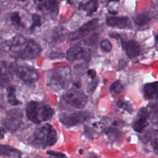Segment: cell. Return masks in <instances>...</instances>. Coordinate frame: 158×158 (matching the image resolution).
I'll return each mask as SVG.
<instances>
[{"label": "cell", "instance_id": "1", "mask_svg": "<svg viewBox=\"0 0 158 158\" xmlns=\"http://www.w3.org/2000/svg\"><path fill=\"white\" fill-rule=\"evenodd\" d=\"M72 79L70 67L58 66L51 69L47 75V85L53 90L58 91L69 87Z\"/></svg>", "mask_w": 158, "mask_h": 158}, {"label": "cell", "instance_id": "2", "mask_svg": "<svg viewBox=\"0 0 158 158\" xmlns=\"http://www.w3.org/2000/svg\"><path fill=\"white\" fill-rule=\"evenodd\" d=\"M57 141V132L49 123L36 128L29 139L30 144L33 146L43 149L54 145Z\"/></svg>", "mask_w": 158, "mask_h": 158}, {"label": "cell", "instance_id": "3", "mask_svg": "<svg viewBox=\"0 0 158 158\" xmlns=\"http://www.w3.org/2000/svg\"><path fill=\"white\" fill-rule=\"evenodd\" d=\"M54 111L48 104H42L36 101H30L25 109L27 118L33 123L38 124L50 120Z\"/></svg>", "mask_w": 158, "mask_h": 158}, {"label": "cell", "instance_id": "4", "mask_svg": "<svg viewBox=\"0 0 158 158\" xmlns=\"http://www.w3.org/2000/svg\"><path fill=\"white\" fill-rule=\"evenodd\" d=\"M62 99L65 103L77 109L84 108L88 102L86 95L78 88H71L65 91Z\"/></svg>", "mask_w": 158, "mask_h": 158}, {"label": "cell", "instance_id": "5", "mask_svg": "<svg viewBox=\"0 0 158 158\" xmlns=\"http://www.w3.org/2000/svg\"><path fill=\"white\" fill-rule=\"evenodd\" d=\"M23 112L19 109H12L9 110L1 120L4 128L11 132L19 130L22 123Z\"/></svg>", "mask_w": 158, "mask_h": 158}, {"label": "cell", "instance_id": "6", "mask_svg": "<svg viewBox=\"0 0 158 158\" xmlns=\"http://www.w3.org/2000/svg\"><path fill=\"white\" fill-rule=\"evenodd\" d=\"M91 117V114L85 110L76 111L69 114H62L59 116L60 122L67 127H71L83 123Z\"/></svg>", "mask_w": 158, "mask_h": 158}, {"label": "cell", "instance_id": "7", "mask_svg": "<svg viewBox=\"0 0 158 158\" xmlns=\"http://www.w3.org/2000/svg\"><path fill=\"white\" fill-rule=\"evenodd\" d=\"M41 48L39 44L32 39L27 40L25 47L19 52L16 56L22 59L31 60L36 58L40 54Z\"/></svg>", "mask_w": 158, "mask_h": 158}, {"label": "cell", "instance_id": "8", "mask_svg": "<svg viewBox=\"0 0 158 158\" xmlns=\"http://www.w3.org/2000/svg\"><path fill=\"white\" fill-rule=\"evenodd\" d=\"M17 77L26 84L35 83L38 80V75L33 68L27 65L17 66L15 69Z\"/></svg>", "mask_w": 158, "mask_h": 158}, {"label": "cell", "instance_id": "9", "mask_svg": "<svg viewBox=\"0 0 158 158\" xmlns=\"http://www.w3.org/2000/svg\"><path fill=\"white\" fill-rule=\"evenodd\" d=\"M98 19H94L83 24L77 30L70 33L69 35L70 40H79L94 30L98 25Z\"/></svg>", "mask_w": 158, "mask_h": 158}, {"label": "cell", "instance_id": "10", "mask_svg": "<svg viewBox=\"0 0 158 158\" xmlns=\"http://www.w3.org/2000/svg\"><path fill=\"white\" fill-rule=\"evenodd\" d=\"M89 55L90 54L88 50H86L79 45H75L67 50L66 52V59L70 62L81 59L88 60Z\"/></svg>", "mask_w": 158, "mask_h": 158}, {"label": "cell", "instance_id": "11", "mask_svg": "<svg viewBox=\"0 0 158 158\" xmlns=\"http://www.w3.org/2000/svg\"><path fill=\"white\" fill-rule=\"evenodd\" d=\"M148 118H149L148 108H141L138 113L136 120L133 122L132 124L133 129L137 133H142L144 129L149 125L148 122Z\"/></svg>", "mask_w": 158, "mask_h": 158}, {"label": "cell", "instance_id": "12", "mask_svg": "<svg viewBox=\"0 0 158 158\" xmlns=\"http://www.w3.org/2000/svg\"><path fill=\"white\" fill-rule=\"evenodd\" d=\"M122 48L126 52L127 56L130 58H135L141 52V46L138 42L131 40L128 41H121Z\"/></svg>", "mask_w": 158, "mask_h": 158}, {"label": "cell", "instance_id": "13", "mask_svg": "<svg viewBox=\"0 0 158 158\" xmlns=\"http://www.w3.org/2000/svg\"><path fill=\"white\" fill-rule=\"evenodd\" d=\"M108 26L120 29L131 28V24L127 17H111L106 19Z\"/></svg>", "mask_w": 158, "mask_h": 158}, {"label": "cell", "instance_id": "14", "mask_svg": "<svg viewBox=\"0 0 158 158\" xmlns=\"http://www.w3.org/2000/svg\"><path fill=\"white\" fill-rule=\"evenodd\" d=\"M27 40L21 34H17L10 41H9L6 45L9 47V49L15 54L20 51L27 44Z\"/></svg>", "mask_w": 158, "mask_h": 158}, {"label": "cell", "instance_id": "15", "mask_svg": "<svg viewBox=\"0 0 158 158\" xmlns=\"http://www.w3.org/2000/svg\"><path fill=\"white\" fill-rule=\"evenodd\" d=\"M156 16L155 12L152 10H144L137 14L135 18V23L139 26L143 27L148 24Z\"/></svg>", "mask_w": 158, "mask_h": 158}, {"label": "cell", "instance_id": "16", "mask_svg": "<svg viewBox=\"0 0 158 158\" xmlns=\"http://www.w3.org/2000/svg\"><path fill=\"white\" fill-rule=\"evenodd\" d=\"M143 94L146 99H156L158 98V81L147 83L143 88Z\"/></svg>", "mask_w": 158, "mask_h": 158}, {"label": "cell", "instance_id": "17", "mask_svg": "<svg viewBox=\"0 0 158 158\" xmlns=\"http://www.w3.org/2000/svg\"><path fill=\"white\" fill-rule=\"evenodd\" d=\"M35 3L40 10L50 12H55L58 7V0H35Z\"/></svg>", "mask_w": 158, "mask_h": 158}, {"label": "cell", "instance_id": "18", "mask_svg": "<svg viewBox=\"0 0 158 158\" xmlns=\"http://www.w3.org/2000/svg\"><path fill=\"white\" fill-rule=\"evenodd\" d=\"M0 156L8 157H20L22 156V152L12 146L1 144L0 146Z\"/></svg>", "mask_w": 158, "mask_h": 158}, {"label": "cell", "instance_id": "19", "mask_svg": "<svg viewBox=\"0 0 158 158\" xmlns=\"http://www.w3.org/2000/svg\"><path fill=\"white\" fill-rule=\"evenodd\" d=\"M99 3L98 0H89L86 3L81 4L79 8L84 10L88 16L92 15L98 9Z\"/></svg>", "mask_w": 158, "mask_h": 158}, {"label": "cell", "instance_id": "20", "mask_svg": "<svg viewBox=\"0 0 158 158\" xmlns=\"http://www.w3.org/2000/svg\"><path fill=\"white\" fill-rule=\"evenodd\" d=\"M149 118L152 123H158V102L149 103L148 106Z\"/></svg>", "mask_w": 158, "mask_h": 158}, {"label": "cell", "instance_id": "21", "mask_svg": "<svg viewBox=\"0 0 158 158\" xmlns=\"http://www.w3.org/2000/svg\"><path fill=\"white\" fill-rule=\"evenodd\" d=\"M7 102L12 105L17 106L22 102L19 101L15 95V88L14 86H9L7 88Z\"/></svg>", "mask_w": 158, "mask_h": 158}, {"label": "cell", "instance_id": "22", "mask_svg": "<svg viewBox=\"0 0 158 158\" xmlns=\"http://www.w3.org/2000/svg\"><path fill=\"white\" fill-rule=\"evenodd\" d=\"M108 138L112 141H118L122 138V133L115 128H109L104 131Z\"/></svg>", "mask_w": 158, "mask_h": 158}, {"label": "cell", "instance_id": "23", "mask_svg": "<svg viewBox=\"0 0 158 158\" xmlns=\"http://www.w3.org/2000/svg\"><path fill=\"white\" fill-rule=\"evenodd\" d=\"M109 91L113 95H117L122 93L123 91V86L120 80H115L114 81L109 88Z\"/></svg>", "mask_w": 158, "mask_h": 158}, {"label": "cell", "instance_id": "24", "mask_svg": "<svg viewBox=\"0 0 158 158\" xmlns=\"http://www.w3.org/2000/svg\"><path fill=\"white\" fill-rule=\"evenodd\" d=\"M10 21L16 27L24 28L25 25L22 22L21 17L18 12H14L10 15Z\"/></svg>", "mask_w": 158, "mask_h": 158}, {"label": "cell", "instance_id": "25", "mask_svg": "<svg viewBox=\"0 0 158 158\" xmlns=\"http://www.w3.org/2000/svg\"><path fill=\"white\" fill-rule=\"evenodd\" d=\"M41 19L40 15L33 14L32 15V23L30 28L31 31L34 30L36 27H40L41 25Z\"/></svg>", "mask_w": 158, "mask_h": 158}, {"label": "cell", "instance_id": "26", "mask_svg": "<svg viewBox=\"0 0 158 158\" xmlns=\"http://www.w3.org/2000/svg\"><path fill=\"white\" fill-rule=\"evenodd\" d=\"M117 106L120 107L122 108V109L126 110L127 112L129 113H132L133 112V108L131 105L127 101H118L117 103Z\"/></svg>", "mask_w": 158, "mask_h": 158}, {"label": "cell", "instance_id": "27", "mask_svg": "<svg viewBox=\"0 0 158 158\" xmlns=\"http://www.w3.org/2000/svg\"><path fill=\"white\" fill-rule=\"evenodd\" d=\"M100 48L104 52H109L112 48V45L109 40L104 39L101 41Z\"/></svg>", "mask_w": 158, "mask_h": 158}, {"label": "cell", "instance_id": "28", "mask_svg": "<svg viewBox=\"0 0 158 158\" xmlns=\"http://www.w3.org/2000/svg\"><path fill=\"white\" fill-rule=\"evenodd\" d=\"M92 80L89 83L88 85V88H87V90H88V92L89 93H93L95 89L96 88V87L98 86V83H99V79L97 78L96 77L93 78V79H91Z\"/></svg>", "mask_w": 158, "mask_h": 158}, {"label": "cell", "instance_id": "29", "mask_svg": "<svg viewBox=\"0 0 158 158\" xmlns=\"http://www.w3.org/2000/svg\"><path fill=\"white\" fill-rule=\"evenodd\" d=\"M151 146L154 153L158 155V138H155L152 139Z\"/></svg>", "mask_w": 158, "mask_h": 158}, {"label": "cell", "instance_id": "30", "mask_svg": "<svg viewBox=\"0 0 158 158\" xmlns=\"http://www.w3.org/2000/svg\"><path fill=\"white\" fill-rule=\"evenodd\" d=\"M46 153L49 155L55 156V157H64L66 156L64 154H63L62 152H59L53 151H47Z\"/></svg>", "mask_w": 158, "mask_h": 158}, {"label": "cell", "instance_id": "31", "mask_svg": "<svg viewBox=\"0 0 158 158\" xmlns=\"http://www.w3.org/2000/svg\"><path fill=\"white\" fill-rule=\"evenodd\" d=\"M87 73L88 77L91 79H93L96 77V73L94 69H89L87 72Z\"/></svg>", "mask_w": 158, "mask_h": 158}, {"label": "cell", "instance_id": "32", "mask_svg": "<svg viewBox=\"0 0 158 158\" xmlns=\"http://www.w3.org/2000/svg\"><path fill=\"white\" fill-rule=\"evenodd\" d=\"M3 135H4L3 128H1V139L3 138Z\"/></svg>", "mask_w": 158, "mask_h": 158}, {"label": "cell", "instance_id": "33", "mask_svg": "<svg viewBox=\"0 0 158 158\" xmlns=\"http://www.w3.org/2000/svg\"><path fill=\"white\" fill-rule=\"evenodd\" d=\"M157 129H158V123H157Z\"/></svg>", "mask_w": 158, "mask_h": 158}]
</instances>
